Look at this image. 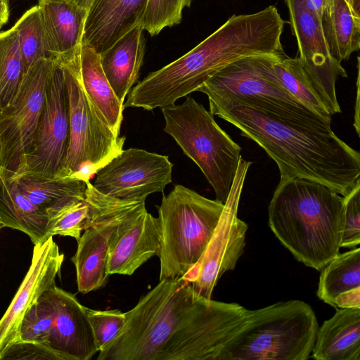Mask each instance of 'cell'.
<instances>
[{"label": "cell", "mask_w": 360, "mask_h": 360, "mask_svg": "<svg viewBox=\"0 0 360 360\" xmlns=\"http://www.w3.org/2000/svg\"><path fill=\"white\" fill-rule=\"evenodd\" d=\"M88 317L98 352L118 335L125 323V313L119 309L95 310L87 308Z\"/></svg>", "instance_id": "cell-34"}, {"label": "cell", "mask_w": 360, "mask_h": 360, "mask_svg": "<svg viewBox=\"0 0 360 360\" xmlns=\"http://www.w3.org/2000/svg\"><path fill=\"white\" fill-rule=\"evenodd\" d=\"M224 204L175 185L157 206L161 231L159 281L183 277L202 258Z\"/></svg>", "instance_id": "cell-6"}, {"label": "cell", "mask_w": 360, "mask_h": 360, "mask_svg": "<svg viewBox=\"0 0 360 360\" xmlns=\"http://www.w3.org/2000/svg\"><path fill=\"white\" fill-rule=\"evenodd\" d=\"M353 13L360 17V0H345Z\"/></svg>", "instance_id": "cell-39"}, {"label": "cell", "mask_w": 360, "mask_h": 360, "mask_svg": "<svg viewBox=\"0 0 360 360\" xmlns=\"http://www.w3.org/2000/svg\"><path fill=\"white\" fill-rule=\"evenodd\" d=\"M321 270L318 297L335 308L360 309V248L339 253Z\"/></svg>", "instance_id": "cell-24"}, {"label": "cell", "mask_w": 360, "mask_h": 360, "mask_svg": "<svg viewBox=\"0 0 360 360\" xmlns=\"http://www.w3.org/2000/svg\"><path fill=\"white\" fill-rule=\"evenodd\" d=\"M164 131L200 169L225 203L238 165L241 147L215 122L213 115L191 96L183 103L162 108Z\"/></svg>", "instance_id": "cell-7"}, {"label": "cell", "mask_w": 360, "mask_h": 360, "mask_svg": "<svg viewBox=\"0 0 360 360\" xmlns=\"http://www.w3.org/2000/svg\"><path fill=\"white\" fill-rule=\"evenodd\" d=\"M344 197L318 182L280 180L268 207L269 226L305 266L321 271L340 253Z\"/></svg>", "instance_id": "cell-4"}, {"label": "cell", "mask_w": 360, "mask_h": 360, "mask_svg": "<svg viewBox=\"0 0 360 360\" xmlns=\"http://www.w3.org/2000/svg\"><path fill=\"white\" fill-rule=\"evenodd\" d=\"M9 18V0H0V29L7 22Z\"/></svg>", "instance_id": "cell-38"}, {"label": "cell", "mask_w": 360, "mask_h": 360, "mask_svg": "<svg viewBox=\"0 0 360 360\" xmlns=\"http://www.w3.org/2000/svg\"><path fill=\"white\" fill-rule=\"evenodd\" d=\"M193 0H148L141 27L151 36L180 23L182 13Z\"/></svg>", "instance_id": "cell-33"}, {"label": "cell", "mask_w": 360, "mask_h": 360, "mask_svg": "<svg viewBox=\"0 0 360 360\" xmlns=\"http://www.w3.org/2000/svg\"><path fill=\"white\" fill-rule=\"evenodd\" d=\"M319 327L311 307L299 300L250 310L226 348L225 360L308 359Z\"/></svg>", "instance_id": "cell-5"}, {"label": "cell", "mask_w": 360, "mask_h": 360, "mask_svg": "<svg viewBox=\"0 0 360 360\" xmlns=\"http://www.w3.org/2000/svg\"><path fill=\"white\" fill-rule=\"evenodd\" d=\"M80 50L57 59L64 71L69 140L63 164L55 177L90 181L122 150L125 137H120L111 130L85 91L80 74Z\"/></svg>", "instance_id": "cell-9"}, {"label": "cell", "mask_w": 360, "mask_h": 360, "mask_svg": "<svg viewBox=\"0 0 360 360\" xmlns=\"http://www.w3.org/2000/svg\"><path fill=\"white\" fill-rule=\"evenodd\" d=\"M145 44L143 30L137 26L100 54L103 72L122 103L138 79Z\"/></svg>", "instance_id": "cell-22"}, {"label": "cell", "mask_w": 360, "mask_h": 360, "mask_svg": "<svg viewBox=\"0 0 360 360\" xmlns=\"http://www.w3.org/2000/svg\"><path fill=\"white\" fill-rule=\"evenodd\" d=\"M26 72L13 26L0 32V112L13 100Z\"/></svg>", "instance_id": "cell-30"}, {"label": "cell", "mask_w": 360, "mask_h": 360, "mask_svg": "<svg viewBox=\"0 0 360 360\" xmlns=\"http://www.w3.org/2000/svg\"><path fill=\"white\" fill-rule=\"evenodd\" d=\"M0 222L3 228L25 233L34 245L47 239L46 211L32 203L13 180L1 175Z\"/></svg>", "instance_id": "cell-25"}, {"label": "cell", "mask_w": 360, "mask_h": 360, "mask_svg": "<svg viewBox=\"0 0 360 360\" xmlns=\"http://www.w3.org/2000/svg\"><path fill=\"white\" fill-rule=\"evenodd\" d=\"M55 61L41 58L25 72L11 103L0 112V175L13 179L33 143Z\"/></svg>", "instance_id": "cell-10"}, {"label": "cell", "mask_w": 360, "mask_h": 360, "mask_svg": "<svg viewBox=\"0 0 360 360\" xmlns=\"http://www.w3.org/2000/svg\"><path fill=\"white\" fill-rule=\"evenodd\" d=\"M168 156L143 149L123 150L101 168L94 183L101 193L122 201L145 202L172 181Z\"/></svg>", "instance_id": "cell-13"}, {"label": "cell", "mask_w": 360, "mask_h": 360, "mask_svg": "<svg viewBox=\"0 0 360 360\" xmlns=\"http://www.w3.org/2000/svg\"><path fill=\"white\" fill-rule=\"evenodd\" d=\"M38 1H39V0H38ZM66 1H69V0H66Z\"/></svg>", "instance_id": "cell-42"}, {"label": "cell", "mask_w": 360, "mask_h": 360, "mask_svg": "<svg viewBox=\"0 0 360 360\" xmlns=\"http://www.w3.org/2000/svg\"><path fill=\"white\" fill-rule=\"evenodd\" d=\"M357 79H356V102L354 105V127L356 129V132L359 136L360 124H359V58L358 57L357 64Z\"/></svg>", "instance_id": "cell-36"}, {"label": "cell", "mask_w": 360, "mask_h": 360, "mask_svg": "<svg viewBox=\"0 0 360 360\" xmlns=\"http://www.w3.org/2000/svg\"><path fill=\"white\" fill-rule=\"evenodd\" d=\"M250 309L206 298L182 278L160 280L125 313L98 360H225Z\"/></svg>", "instance_id": "cell-1"}, {"label": "cell", "mask_w": 360, "mask_h": 360, "mask_svg": "<svg viewBox=\"0 0 360 360\" xmlns=\"http://www.w3.org/2000/svg\"><path fill=\"white\" fill-rule=\"evenodd\" d=\"M210 112L240 129L276 163L280 180L320 183L345 196L360 179V154L331 129L294 122L228 100L208 99Z\"/></svg>", "instance_id": "cell-2"}, {"label": "cell", "mask_w": 360, "mask_h": 360, "mask_svg": "<svg viewBox=\"0 0 360 360\" xmlns=\"http://www.w3.org/2000/svg\"><path fill=\"white\" fill-rule=\"evenodd\" d=\"M161 231L158 217L149 213L145 202L134 205L120 223L111 243L108 273L132 275L161 250Z\"/></svg>", "instance_id": "cell-18"}, {"label": "cell", "mask_w": 360, "mask_h": 360, "mask_svg": "<svg viewBox=\"0 0 360 360\" xmlns=\"http://www.w3.org/2000/svg\"><path fill=\"white\" fill-rule=\"evenodd\" d=\"M322 27L330 53L338 62L341 63L359 50L360 17L345 0H328Z\"/></svg>", "instance_id": "cell-27"}, {"label": "cell", "mask_w": 360, "mask_h": 360, "mask_svg": "<svg viewBox=\"0 0 360 360\" xmlns=\"http://www.w3.org/2000/svg\"><path fill=\"white\" fill-rule=\"evenodd\" d=\"M117 200L101 193L86 181L84 192L65 197L46 209V238L59 235L77 240L82 232Z\"/></svg>", "instance_id": "cell-20"}, {"label": "cell", "mask_w": 360, "mask_h": 360, "mask_svg": "<svg viewBox=\"0 0 360 360\" xmlns=\"http://www.w3.org/2000/svg\"><path fill=\"white\" fill-rule=\"evenodd\" d=\"M80 74L85 91L111 130L120 136L124 103L116 96L100 60V54L86 44L80 50Z\"/></svg>", "instance_id": "cell-26"}, {"label": "cell", "mask_w": 360, "mask_h": 360, "mask_svg": "<svg viewBox=\"0 0 360 360\" xmlns=\"http://www.w3.org/2000/svg\"><path fill=\"white\" fill-rule=\"evenodd\" d=\"M11 180L32 203L45 210L65 197L82 193L86 187V181L70 178L22 175Z\"/></svg>", "instance_id": "cell-29"}, {"label": "cell", "mask_w": 360, "mask_h": 360, "mask_svg": "<svg viewBox=\"0 0 360 360\" xmlns=\"http://www.w3.org/2000/svg\"><path fill=\"white\" fill-rule=\"evenodd\" d=\"M138 202L118 200L83 231L72 257L79 292L86 294L106 285L111 243L127 213Z\"/></svg>", "instance_id": "cell-16"}, {"label": "cell", "mask_w": 360, "mask_h": 360, "mask_svg": "<svg viewBox=\"0 0 360 360\" xmlns=\"http://www.w3.org/2000/svg\"><path fill=\"white\" fill-rule=\"evenodd\" d=\"M284 24L274 6L254 13L233 15L186 54L139 82L128 94L124 108L152 110L173 105L238 59L285 56L281 43Z\"/></svg>", "instance_id": "cell-3"}, {"label": "cell", "mask_w": 360, "mask_h": 360, "mask_svg": "<svg viewBox=\"0 0 360 360\" xmlns=\"http://www.w3.org/2000/svg\"><path fill=\"white\" fill-rule=\"evenodd\" d=\"M54 61L33 143L14 178H53L63 164L69 140L68 102L63 66L59 60Z\"/></svg>", "instance_id": "cell-12"}, {"label": "cell", "mask_w": 360, "mask_h": 360, "mask_svg": "<svg viewBox=\"0 0 360 360\" xmlns=\"http://www.w3.org/2000/svg\"><path fill=\"white\" fill-rule=\"evenodd\" d=\"M274 71L284 88L305 107L318 114L327 122L332 115L309 76L304 71L298 57L276 58L272 64Z\"/></svg>", "instance_id": "cell-28"}, {"label": "cell", "mask_w": 360, "mask_h": 360, "mask_svg": "<svg viewBox=\"0 0 360 360\" xmlns=\"http://www.w3.org/2000/svg\"><path fill=\"white\" fill-rule=\"evenodd\" d=\"M37 4L51 58L77 52L82 46L87 11L70 0H39Z\"/></svg>", "instance_id": "cell-21"}, {"label": "cell", "mask_w": 360, "mask_h": 360, "mask_svg": "<svg viewBox=\"0 0 360 360\" xmlns=\"http://www.w3.org/2000/svg\"><path fill=\"white\" fill-rule=\"evenodd\" d=\"M63 259L53 236L34 245L30 268L0 319V360L18 342L20 324L25 312L45 291L56 285Z\"/></svg>", "instance_id": "cell-15"}, {"label": "cell", "mask_w": 360, "mask_h": 360, "mask_svg": "<svg viewBox=\"0 0 360 360\" xmlns=\"http://www.w3.org/2000/svg\"><path fill=\"white\" fill-rule=\"evenodd\" d=\"M2 229H3V226H2V225H1V222H0V231H1V230Z\"/></svg>", "instance_id": "cell-41"}, {"label": "cell", "mask_w": 360, "mask_h": 360, "mask_svg": "<svg viewBox=\"0 0 360 360\" xmlns=\"http://www.w3.org/2000/svg\"><path fill=\"white\" fill-rule=\"evenodd\" d=\"M286 56L257 55L238 59L214 73L198 91L208 99L228 100L294 122L331 128L330 122L298 101L276 77L273 62Z\"/></svg>", "instance_id": "cell-8"}, {"label": "cell", "mask_w": 360, "mask_h": 360, "mask_svg": "<svg viewBox=\"0 0 360 360\" xmlns=\"http://www.w3.org/2000/svg\"><path fill=\"white\" fill-rule=\"evenodd\" d=\"M309 9L322 18L328 0H307Z\"/></svg>", "instance_id": "cell-37"}, {"label": "cell", "mask_w": 360, "mask_h": 360, "mask_svg": "<svg viewBox=\"0 0 360 360\" xmlns=\"http://www.w3.org/2000/svg\"><path fill=\"white\" fill-rule=\"evenodd\" d=\"M311 354L316 360H360V309L337 308L319 327Z\"/></svg>", "instance_id": "cell-23"}, {"label": "cell", "mask_w": 360, "mask_h": 360, "mask_svg": "<svg viewBox=\"0 0 360 360\" xmlns=\"http://www.w3.org/2000/svg\"><path fill=\"white\" fill-rule=\"evenodd\" d=\"M72 3L85 10L88 11L94 0H70Z\"/></svg>", "instance_id": "cell-40"}, {"label": "cell", "mask_w": 360, "mask_h": 360, "mask_svg": "<svg viewBox=\"0 0 360 360\" xmlns=\"http://www.w3.org/2000/svg\"><path fill=\"white\" fill-rule=\"evenodd\" d=\"M13 27L18 36L26 71L41 58L52 59L38 4L26 11Z\"/></svg>", "instance_id": "cell-31"}, {"label": "cell", "mask_w": 360, "mask_h": 360, "mask_svg": "<svg viewBox=\"0 0 360 360\" xmlns=\"http://www.w3.org/2000/svg\"><path fill=\"white\" fill-rule=\"evenodd\" d=\"M252 162L240 158L219 221L198 263L183 277L201 296L211 299L221 276L233 270L245 246L248 226L238 217L243 187Z\"/></svg>", "instance_id": "cell-11"}, {"label": "cell", "mask_w": 360, "mask_h": 360, "mask_svg": "<svg viewBox=\"0 0 360 360\" xmlns=\"http://www.w3.org/2000/svg\"><path fill=\"white\" fill-rule=\"evenodd\" d=\"M343 197V231L341 248H352L360 243V179Z\"/></svg>", "instance_id": "cell-35"}, {"label": "cell", "mask_w": 360, "mask_h": 360, "mask_svg": "<svg viewBox=\"0 0 360 360\" xmlns=\"http://www.w3.org/2000/svg\"><path fill=\"white\" fill-rule=\"evenodd\" d=\"M289 24L295 37L298 58L311 82L322 96L329 113L341 112L336 95L338 77H347L341 63L330 55L322 27V18L311 11L307 0H284Z\"/></svg>", "instance_id": "cell-14"}, {"label": "cell", "mask_w": 360, "mask_h": 360, "mask_svg": "<svg viewBox=\"0 0 360 360\" xmlns=\"http://www.w3.org/2000/svg\"><path fill=\"white\" fill-rule=\"evenodd\" d=\"M52 321L53 307L45 291L25 312L20 324L18 343L37 345L50 352L47 343Z\"/></svg>", "instance_id": "cell-32"}, {"label": "cell", "mask_w": 360, "mask_h": 360, "mask_svg": "<svg viewBox=\"0 0 360 360\" xmlns=\"http://www.w3.org/2000/svg\"><path fill=\"white\" fill-rule=\"evenodd\" d=\"M53 307L47 347L55 360H89L98 352L87 308L56 285L46 291Z\"/></svg>", "instance_id": "cell-17"}, {"label": "cell", "mask_w": 360, "mask_h": 360, "mask_svg": "<svg viewBox=\"0 0 360 360\" xmlns=\"http://www.w3.org/2000/svg\"><path fill=\"white\" fill-rule=\"evenodd\" d=\"M148 0H94L84 22L82 43L101 54L141 23Z\"/></svg>", "instance_id": "cell-19"}]
</instances>
